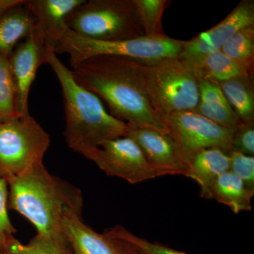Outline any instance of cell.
I'll list each match as a JSON object with an SVG mask.
<instances>
[{
  "label": "cell",
  "mask_w": 254,
  "mask_h": 254,
  "mask_svg": "<svg viewBox=\"0 0 254 254\" xmlns=\"http://www.w3.org/2000/svg\"><path fill=\"white\" fill-rule=\"evenodd\" d=\"M76 81L103 100L114 118L130 126L169 134L148 98L144 60L100 55L73 66Z\"/></svg>",
  "instance_id": "1"
},
{
  "label": "cell",
  "mask_w": 254,
  "mask_h": 254,
  "mask_svg": "<svg viewBox=\"0 0 254 254\" xmlns=\"http://www.w3.org/2000/svg\"><path fill=\"white\" fill-rule=\"evenodd\" d=\"M46 59L61 85L68 148L84 156L105 141L127 136V124L112 116L98 96L80 85L49 46Z\"/></svg>",
  "instance_id": "2"
},
{
  "label": "cell",
  "mask_w": 254,
  "mask_h": 254,
  "mask_svg": "<svg viewBox=\"0 0 254 254\" xmlns=\"http://www.w3.org/2000/svg\"><path fill=\"white\" fill-rule=\"evenodd\" d=\"M8 208L22 215L36 227L38 235L64 237L62 227L67 209L81 212V190L50 174L38 164L6 181Z\"/></svg>",
  "instance_id": "3"
},
{
  "label": "cell",
  "mask_w": 254,
  "mask_h": 254,
  "mask_svg": "<svg viewBox=\"0 0 254 254\" xmlns=\"http://www.w3.org/2000/svg\"><path fill=\"white\" fill-rule=\"evenodd\" d=\"M148 98L163 119L173 114L193 112L199 101L200 75L182 57L144 60Z\"/></svg>",
  "instance_id": "4"
},
{
  "label": "cell",
  "mask_w": 254,
  "mask_h": 254,
  "mask_svg": "<svg viewBox=\"0 0 254 254\" xmlns=\"http://www.w3.org/2000/svg\"><path fill=\"white\" fill-rule=\"evenodd\" d=\"M66 24L76 34L95 41L145 36L133 0H85L68 16Z\"/></svg>",
  "instance_id": "5"
},
{
  "label": "cell",
  "mask_w": 254,
  "mask_h": 254,
  "mask_svg": "<svg viewBox=\"0 0 254 254\" xmlns=\"http://www.w3.org/2000/svg\"><path fill=\"white\" fill-rule=\"evenodd\" d=\"M183 41L165 35L143 36L120 41L88 39L68 29L56 45L55 52L68 56L71 67L88 58L100 55L124 57L141 60H155L180 56Z\"/></svg>",
  "instance_id": "6"
},
{
  "label": "cell",
  "mask_w": 254,
  "mask_h": 254,
  "mask_svg": "<svg viewBox=\"0 0 254 254\" xmlns=\"http://www.w3.org/2000/svg\"><path fill=\"white\" fill-rule=\"evenodd\" d=\"M50 138L31 115L0 123V177L6 181L43 163Z\"/></svg>",
  "instance_id": "7"
},
{
  "label": "cell",
  "mask_w": 254,
  "mask_h": 254,
  "mask_svg": "<svg viewBox=\"0 0 254 254\" xmlns=\"http://www.w3.org/2000/svg\"><path fill=\"white\" fill-rule=\"evenodd\" d=\"M163 121L185 170L193 157L201 150L218 148L227 153L232 150L235 130L216 125L193 112L173 114L164 118Z\"/></svg>",
  "instance_id": "8"
},
{
  "label": "cell",
  "mask_w": 254,
  "mask_h": 254,
  "mask_svg": "<svg viewBox=\"0 0 254 254\" xmlns=\"http://www.w3.org/2000/svg\"><path fill=\"white\" fill-rule=\"evenodd\" d=\"M108 176L135 185L158 177L139 147L128 136L110 140L84 155Z\"/></svg>",
  "instance_id": "9"
},
{
  "label": "cell",
  "mask_w": 254,
  "mask_h": 254,
  "mask_svg": "<svg viewBox=\"0 0 254 254\" xmlns=\"http://www.w3.org/2000/svg\"><path fill=\"white\" fill-rule=\"evenodd\" d=\"M48 44L37 24L31 33L16 47L9 57L10 66L17 93L18 112L21 117L29 116L28 97L32 83L41 65L47 64Z\"/></svg>",
  "instance_id": "10"
},
{
  "label": "cell",
  "mask_w": 254,
  "mask_h": 254,
  "mask_svg": "<svg viewBox=\"0 0 254 254\" xmlns=\"http://www.w3.org/2000/svg\"><path fill=\"white\" fill-rule=\"evenodd\" d=\"M254 26V1L242 0L218 24L188 41H183L180 57L193 60L221 49L222 46L241 30Z\"/></svg>",
  "instance_id": "11"
},
{
  "label": "cell",
  "mask_w": 254,
  "mask_h": 254,
  "mask_svg": "<svg viewBox=\"0 0 254 254\" xmlns=\"http://www.w3.org/2000/svg\"><path fill=\"white\" fill-rule=\"evenodd\" d=\"M127 127L126 136L139 147L158 177L185 175L186 170L179 160L175 142L170 135L149 128Z\"/></svg>",
  "instance_id": "12"
},
{
  "label": "cell",
  "mask_w": 254,
  "mask_h": 254,
  "mask_svg": "<svg viewBox=\"0 0 254 254\" xmlns=\"http://www.w3.org/2000/svg\"><path fill=\"white\" fill-rule=\"evenodd\" d=\"M62 227L73 254H122L110 237L95 232L83 221L81 212L66 210Z\"/></svg>",
  "instance_id": "13"
},
{
  "label": "cell",
  "mask_w": 254,
  "mask_h": 254,
  "mask_svg": "<svg viewBox=\"0 0 254 254\" xmlns=\"http://www.w3.org/2000/svg\"><path fill=\"white\" fill-rule=\"evenodd\" d=\"M85 0H28L25 4L35 16L47 43L55 50L68 28L66 20Z\"/></svg>",
  "instance_id": "14"
},
{
  "label": "cell",
  "mask_w": 254,
  "mask_h": 254,
  "mask_svg": "<svg viewBox=\"0 0 254 254\" xmlns=\"http://www.w3.org/2000/svg\"><path fill=\"white\" fill-rule=\"evenodd\" d=\"M230 170L228 153L218 148L198 152L187 165L185 176L191 179L200 187V196L210 199L214 183L222 174Z\"/></svg>",
  "instance_id": "15"
},
{
  "label": "cell",
  "mask_w": 254,
  "mask_h": 254,
  "mask_svg": "<svg viewBox=\"0 0 254 254\" xmlns=\"http://www.w3.org/2000/svg\"><path fill=\"white\" fill-rule=\"evenodd\" d=\"M198 87L199 101L193 113L229 129L242 125L216 83L200 77Z\"/></svg>",
  "instance_id": "16"
},
{
  "label": "cell",
  "mask_w": 254,
  "mask_h": 254,
  "mask_svg": "<svg viewBox=\"0 0 254 254\" xmlns=\"http://www.w3.org/2000/svg\"><path fill=\"white\" fill-rule=\"evenodd\" d=\"M36 25V18L25 1L3 13L0 16V55L11 56L18 43L23 41Z\"/></svg>",
  "instance_id": "17"
},
{
  "label": "cell",
  "mask_w": 254,
  "mask_h": 254,
  "mask_svg": "<svg viewBox=\"0 0 254 254\" xmlns=\"http://www.w3.org/2000/svg\"><path fill=\"white\" fill-rule=\"evenodd\" d=\"M254 190L245 186L243 182L230 170L222 174L214 183L210 199L228 206L235 213L252 210Z\"/></svg>",
  "instance_id": "18"
},
{
  "label": "cell",
  "mask_w": 254,
  "mask_h": 254,
  "mask_svg": "<svg viewBox=\"0 0 254 254\" xmlns=\"http://www.w3.org/2000/svg\"><path fill=\"white\" fill-rule=\"evenodd\" d=\"M196 68L200 77L214 83L232 78L254 76L248 68L234 61L220 50H215L193 60H188Z\"/></svg>",
  "instance_id": "19"
},
{
  "label": "cell",
  "mask_w": 254,
  "mask_h": 254,
  "mask_svg": "<svg viewBox=\"0 0 254 254\" xmlns=\"http://www.w3.org/2000/svg\"><path fill=\"white\" fill-rule=\"evenodd\" d=\"M217 84L240 121L254 122V76L232 78Z\"/></svg>",
  "instance_id": "20"
},
{
  "label": "cell",
  "mask_w": 254,
  "mask_h": 254,
  "mask_svg": "<svg viewBox=\"0 0 254 254\" xmlns=\"http://www.w3.org/2000/svg\"><path fill=\"white\" fill-rule=\"evenodd\" d=\"M21 118L18 112L17 93L9 57L0 55V123Z\"/></svg>",
  "instance_id": "21"
},
{
  "label": "cell",
  "mask_w": 254,
  "mask_h": 254,
  "mask_svg": "<svg viewBox=\"0 0 254 254\" xmlns=\"http://www.w3.org/2000/svg\"><path fill=\"white\" fill-rule=\"evenodd\" d=\"M222 53L230 59L254 71V26L241 30L222 46Z\"/></svg>",
  "instance_id": "22"
},
{
  "label": "cell",
  "mask_w": 254,
  "mask_h": 254,
  "mask_svg": "<svg viewBox=\"0 0 254 254\" xmlns=\"http://www.w3.org/2000/svg\"><path fill=\"white\" fill-rule=\"evenodd\" d=\"M8 254H73L65 237L38 235L27 244L16 240L9 247Z\"/></svg>",
  "instance_id": "23"
},
{
  "label": "cell",
  "mask_w": 254,
  "mask_h": 254,
  "mask_svg": "<svg viewBox=\"0 0 254 254\" xmlns=\"http://www.w3.org/2000/svg\"><path fill=\"white\" fill-rule=\"evenodd\" d=\"M140 20L144 30L145 36H165L162 26L164 11L171 4L168 0H133Z\"/></svg>",
  "instance_id": "24"
},
{
  "label": "cell",
  "mask_w": 254,
  "mask_h": 254,
  "mask_svg": "<svg viewBox=\"0 0 254 254\" xmlns=\"http://www.w3.org/2000/svg\"><path fill=\"white\" fill-rule=\"evenodd\" d=\"M8 184L0 177V254H8L9 247L16 240L14 235L17 230L8 215Z\"/></svg>",
  "instance_id": "25"
},
{
  "label": "cell",
  "mask_w": 254,
  "mask_h": 254,
  "mask_svg": "<svg viewBox=\"0 0 254 254\" xmlns=\"http://www.w3.org/2000/svg\"><path fill=\"white\" fill-rule=\"evenodd\" d=\"M107 230L115 236L126 241L142 254H188L173 250L156 242H150L145 239L133 235L132 232L120 225L107 229Z\"/></svg>",
  "instance_id": "26"
},
{
  "label": "cell",
  "mask_w": 254,
  "mask_h": 254,
  "mask_svg": "<svg viewBox=\"0 0 254 254\" xmlns=\"http://www.w3.org/2000/svg\"><path fill=\"white\" fill-rule=\"evenodd\" d=\"M230 171L243 182L246 187L254 190V158L235 150L228 153Z\"/></svg>",
  "instance_id": "27"
},
{
  "label": "cell",
  "mask_w": 254,
  "mask_h": 254,
  "mask_svg": "<svg viewBox=\"0 0 254 254\" xmlns=\"http://www.w3.org/2000/svg\"><path fill=\"white\" fill-rule=\"evenodd\" d=\"M232 150L243 154L254 156V122L242 123L235 129L232 141Z\"/></svg>",
  "instance_id": "28"
},
{
  "label": "cell",
  "mask_w": 254,
  "mask_h": 254,
  "mask_svg": "<svg viewBox=\"0 0 254 254\" xmlns=\"http://www.w3.org/2000/svg\"><path fill=\"white\" fill-rule=\"evenodd\" d=\"M104 233L113 240L114 243L118 247L119 250H120L122 254H142L141 252L136 250L134 247H132L126 241L120 238V237L115 236V235L108 232V230H105Z\"/></svg>",
  "instance_id": "29"
},
{
  "label": "cell",
  "mask_w": 254,
  "mask_h": 254,
  "mask_svg": "<svg viewBox=\"0 0 254 254\" xmlns=\"http://www.w3.org/2000/svg\"><path fill=\"white\" fill-rule=\"evenodd\" d=\"M23 0H0V10L1 11H6L10 8L21 4Z\"/></svg>",
  "instance_id": "30"
},
{
  "label": "cell",
  "mask_w": 254,
  "mask_h": 254,
  "mask_svg": "<svg viewBox=\"0 0 254 254\" xmlns=\"http://www.w3.org/2000/svg\"><path fill=\"white\" fill-rule=\"evenodd\" d=\"M6 11H7V10H6ZM5 11H1V10H0V16H1V15L3 13L5 12Z\"/></svg>",
  "instance_id": "31"
},
{
  "label": "cell",
  "mask_w": 254,
  "mask_h": 254,
  "mask_svg": "<svg viewBox=\"0 0 254 254\" xmlns=\"http://www.w3.org/2000/svg\"></svg>",
  "instance_id": "32"
}]
</instances>
